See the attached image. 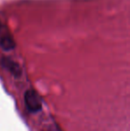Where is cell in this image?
Instances as JSON below:
<instances>
[{
  "label": "cell",
  "mask_w": 130,
  "mask_h": 131,
  "mask_svg": "<svg viewBox=\"0 0 130 131\" xmlns=\"http://www.w3.org/2000/svg\"><path fill=\"white\" fill-rule=\"evenodd\" d=\"M0 30H1V23H0Z\"/></svg>",
  "instance_id": "277c9868"
},
{
  "label": "cell",
  "mask_w": 130,
  "mask_h": 131,
  "mask_svg": "<svg viewBox=\"0 0 130 131\" xmlns=\"http://www.w3.org/2000/svg\"><path fill=\"white\" fill-rule=\"evenodd\" d=\"M1 65L5 68V70L9 71L14 77H19L21 76L22 74V71H21V68L19 64L16 62L13 61L12 59L8 58V57H3L1 59Z\"/></svg>",
  "instance_id": "7a4b0ae2"
},
{
  "label": "cell",
  "mask_w": 130,
  "mask_h": 131,
  "mask_svg": "<svg viewBox=\"0 0 130 131\" xmlns=\"http://www.w3.org/2000/svg\"><path fill=\"white\" fill-rule=\"evenodd\" d=\"M24 103L27 110L31 113H37L42 110V102L39 95L32 89L27 90L24 93Z\"/></svg>",
  "instance_id": "6da1fadb"
},
{
  "label": "cell",
  "mask_w": 130,
  "mask_h": 131,
  "mask_svg": "<svg viewBox=\"0 0 130 131\" xmlns=\"http://www.w3.org/2000/svg\"><path fill=\"white\" fill-rule=\"evenodd\" d=\"M16 44L14 39L12 38L10 35H4L0 38V47L3 49L4 51H12L15 48Z\"/></svg>",
  "instance_id": "3957f363"
}]
</instances>
